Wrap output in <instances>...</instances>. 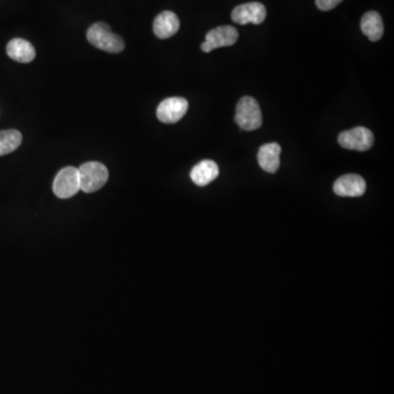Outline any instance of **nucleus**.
<instances>
[{"mask_svg": "<svg viewBox=\"0 0 394 394\" xmlns=\"http://www.w3.org/2000/svg\"><path fill=\"white\" fill-rule=\"evenodd\" d=\"M335 194L342 197H359L366 192V182L358 174H345L335 181Z\"/></svg>", "mask_w": 394, "mask_h": 394, "instance_id": "9", "label": "nucleus"}, {"mask_svg": "<svg viewBox=\"0 0 394 394\" xmlns=\"http://www.w3.org/2000/svg\"><path fill=\"white\" fill-rule=\"evenodd\" d=\"M360 29L364 36H367L371 42H377L384 36V22L380 14L375 11H369L362 16L360 21Z\"/></svg>", "mask_w": 394, "mask_h": 394, "instance_id": "14", "label": "nucleus"}, {"mask_svg": "<svg viewBox=\"0 0 394 394\" xmlns=\"http://www.w3.org/2000/svg\"><path fill=\"white\" fill-rule=\"evenodd\" d=\"M7 54L16 62H31L36 58V53L30 42L23 38H14L7 45Z\"/></svg>", "mask_w": 394, "mask_h": 394, "instance_id": "13", "label": "nucleus"}, {"mask_svg": "<svg viewBox=\"0 0 394 394\" xmlns=\"http://www.w3.org/2000/svg\"><path fill=\"white\" fill-rule=\"evenodd\" d=\"M189 102L181 97H167L157 108V117L165 124H174L187 114Z\"/></svg>", "mask_w": 394, "mask_h": 394, "instance_id": "6", "label": "nucleus"}, {"mask_svg": "<svg viewBox=\"0 0 394 394\" xmlns=\"http://www.w3.org/2000/svg\"><path fill=\"white\" fill-rule=\"evenodd\" d=\"M178 29H180V20L172 11H163L154 19V33L161 40L174 36Z\"/></svg>", "mask_w": 394, "mask_h": 394, "instance_id": "11", "label": "nucleus"}, {"mask_svg": "<svg viewBox=\"0 0 394 394\" xmlns=\"http://www.w3.org/2000/svg\"><path fill=\"white\" fill-rule=\"evenodd\" d=\"M86 38L92 45L102 51L117 54L124 49V40L112 32L111 27L103 22H97L89 27Z\"/></svg>", "mask_w": 394, "mask_h": 394, "instance_id": "1", "label": "nucleus"}, {"mask_svg": "<svg viewBox=\"0 0 394 394\" xmlns=\"http://www.w3.org/2000/svg\"><path fill=\"white\" fill-rule=\"evenodd\" d=\"M266 18V8L261 3H248L237 5L231 12V19L237 25H261Z\"/></svg>", "mask_w": 394, "mask_h": 394, "instance_id": "8", "label": "nucleus"}, {"mask_svg": "<svg viewBox=\"0 0 394 394\" xmlns=\"http://www.w3.org/2000/svg\"><path fill=\"white\" fill-rule=\"evenodd\" d=\"M22 143V135L19 130H0V156L11 154L19 148Z\"/></svg>", "mask_w": 394, "mask_h": 394, "instance_id": "15", "label": "nucleus"}, {"mask_svg": "<svg viewBox=\"0 0 394 394\" xmlns=\"http://www.w3.org/2000/svg\"><path fill=\"white\" fill-rule=\"evenodd\" d=\"M235 121L241 130L246 132L259 130L262 126V112L254 97H241L235 108Z\"/></svg>", "mask_w": 394, "mask_h": 394, "instance_id": "2", "label": "nucleus"}, {"mask_svg": "<svg viewBox=\"0 0 394 394\" xmlns=\"http://www.w3.org/2000/svg\"><path fill=\"white\" fill-rule=\"evenodd\" d=\"M53 191L58 198H71L80 191L78 167H66L58 172L53 183Z\"/></svg>", "mask_w": 394, "mask_h": 394, "instance_id": "4", "label": "nucleus"}, {"mask_svg": "<svg viewBox=\"0 0 394 394\" xmlns=\"http://www.w3.org/2000/svg\"><path fill=\"white\" fill-rule=\"evenodd\" d=\"M338 143L343 148L357 152H367L373 145V134L366 127H355L340 132Z\"/></svg>", "mask_w": 394, "mask_h": 394, "instance_id": "5", "label": "nucleus"}, {"mask_svg": "<svg viewBox=\"0 0 394 394\" xmlns=\"http://www.w3.org/2000/svg\"><path fill=\"white\" fill-rule=\"evenodd\" d=\"M219 176V167L213 160H202L191 171V178L198 187H206Z\"/></svg>", "mask_w": 394, "mask_h": 394, "instance_id": "12", "label": "nucleus"}, {"mask_svg": "<svg viewBox=\"0 0 394 394\" xmlns=\"http://www.w3.org/2000/svg\"><path fill=\"white\" fill-rule=\"evenodd\" d=\"M237 38L239 33L235 27L231 25H222L206 34L205 42L202 44L200 49L205 53H211L213 49L233 45L237 42Z\"/></svg>", "mask_w": 394, "mask_h": 394, "instance_id": "7", "label": "nucleus"}, {"mask_svg": "<svg viewBox=\"0 0 394 394\" xmlns=\"http://www.w3.org/2000/svg\"><path fill=\"white\" fill-rule=\"evenodd\" d=\"M80 189L84 193L97 192L108 180V171L101 162H86L78 167Z\"/></svg>", "mask_w": 394, "mask_h": 394, "instance_id": "3", "label": "nucleus"}, {"mask_svg": "<svg viewBox=\"0 0 394 394\" xmlns=\"http://www.w3.org/2000/svg\"><path fill=\"white\" fill-rule=\"evenodd\" d=\"M343 0H316V7L322 11H329L340 5Z\"/></svg>", "mask_w": 394, "mask_h": 394, "instance_id": "16", "label": "nucleus"}, {"mask_svg": "<svg viewBox=\"0 0 394 394\" xmlns=\"http://www.w3.org/2000/svg\"><path fill=\"white\" fill-rule=\"evenodd\" d=\"M281 148L277 143H265L257 152V162L265 172H277L281 165Z\"/></svg>", "mask_w": 394, "mask_h": 394, "instance_id": "10", "label": "nucleus"}]
</instances>
